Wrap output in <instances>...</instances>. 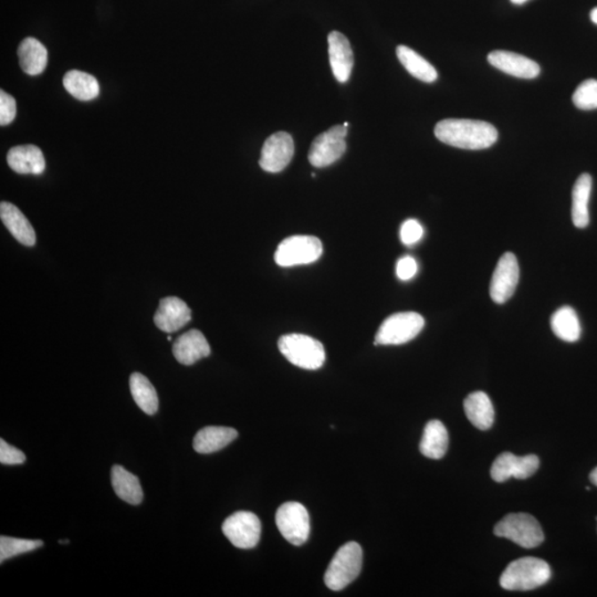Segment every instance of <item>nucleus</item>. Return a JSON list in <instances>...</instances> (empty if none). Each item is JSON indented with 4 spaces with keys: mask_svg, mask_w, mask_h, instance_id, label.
Wrapping results in <instances>:
<instances>
[{
    "mask_svg": "<svg viewBox=\"0 0 597 597\" xmlns=\"http://www.w3.org/2000/svg\"><path fill=\"white\" fill-rule=\"evenodd\" d=\"M551 328L555 336L565 342H577L581 337L580 320L571 306H562L554 312L551 316Z\"/></svg>",
    "mask_w": 597,
    "mask_h": 597,
    "instance_id": "27",
    "label": "nucleus"
},
{
    "mask_svg": "<svg viewBox=\"0 0 597 597\" xmlns=\"http://www.w3.org/2000/svg\"><path fill=\"white\" fill-rule=\"evenodd\" d=\"M520 270L517 258L513 252H505L492 275L490 283V297L492 301L502 305L513 296L518 286Z\"/></svg>",
    "mask_w": 597,
    "mask_h": 597,
    "instance_id": "12",
    "label": "nucleus"
},
{
    "mask_svg": "<svg viewBox=\"0 0 597 597\" xmlns=\"http://www.w3.org/2000/svg\"><path fill=\"white\" fill-rule=\"evenodd\" d=\"M167 340L171 341V336L167 337Z\"/></svg>",
    "mask_w": 597,
    "mask_h": 597,
    "instance_id": "40",
    "label": "nucleus"
},
{
    "mask_svg": "<svg viewBox=\"0 0 597 597\" xmlns=\"http://www.w3.org/2000/svg\"><path fill=\"white\" fill-rule=\"evenodd\" d=\"M323 246L314 236H291L279 243L275 261L280 267L309 265L322 256Z\"/></svg>",
    "mask_w": 597,
    "mask_h": 597,
    "instance_id": "7",
    "label": "nucleus"
},
{
    "mask_svg": "<svg viewBox=\"0 0 597 597\" xmlns=\"http://www.w3.org/2000/svg\"><path fill=\"white\" fill-rule=\"evenodd\" d=\"M7 163L18 174L40 175L46 169V160L42 149L36 146L12 147L7 154Z\"/></svg>",
    "mask_w": 597,
    "mask_h": 597,
    "instance_id": "18",
    "label": "nucleus"
},
{
    "mask_svg": "<svg viewBox=\"0 0 597 597\" xmlns=\"http://www.w3.org/2000/svg\"><path fill=\"white\" fill-rule=\"evenodd\" d=\"M550 577V565L545 561L526 556L506 567L500 577V585L508 591H530L545 585Z\"/></svg>",
    "mask_w": 597,
    "mask_h": 597,
    "instance_id": "2",
    "label": "nucleus"
},
{
    "mask_svg": "<svg viewBox=\"0 0 597 597\" xmlns=\"http://www.w3.org/2000/svg\"><path fill=\"white\" fill-rule=\"evenodd\" d=\"M425 320L416 312H400L384 321L375 336L377 346H401L414 340L424 329Z\"/></svg>",
    "mask_w": 597,
    "mask_h": 597,
    "instance_id": "6",
    "label": "nucleus"
},
{
    "mask_svg": "<svg viewBox=\"0 0 597 597\" xmlns=\"http://www.w3.org/2000/svg\"><path fill=\"white\" fill-rule=\"evenodd\" d=\"M131 394L137 405L147 415L156 414L158 397L155 387L141 373H133L130 378Z\"/></svg>",
    "mask_w": 597,
    "mask_h": 597,
    "instance_id": "29",
    "label": "nucleus"
},
{
    "mask_svg": "<svg viewBox=\"0 0 597 597\" xmlns=\"http://www.w3.org/2000/svg\"><path fill=\"white\" fill-rule=\"evenodd\" d=\"M591 20L593 21L595 25H597V7L591 12Z\"/></svg>",
    "mask_w": 597,
    "mask_h": 597,
    "instance_id": "37",
    "label": "nucleus"
},
{
    "mask_svg": "<svg viewBox=\"0 0 597 597\" xmlns=\"http://www.w3.org/2000/svg\"><path fill=\"white\" fill-rule=\"evenodd\" d=\"M435 135L447 146L463 149H485L494 146L498 131L485 121L446 119L435 126Z\"/></svg>",
    "mask_w": 597,
    "mask_h": 597,
    "instance_id": "1",
    "label": "nucleus"
},
{
    "mask_svg": "<svg viewBox=\"0 0 597 597\" xmlns=\"http://www.w3.org/2000/svg\"><path fill=\"white\" fill-rule=\"evenodd\" d=\"M363 563V551L356 542L340 547L330 562L327 572L324 574L325 585L332 591L346 589L355 580Z\"/></svg>",
    "mask_w": 597,
    "mask_h": 597,
    "instance_id": "3",
    "label": "nucleus"
},
{
    "mask_svg": "<svg viewBox=\"0 0 597 597\" xmlns=\"http://www.w3.org/2000/svg\"><path fill=\"white\" fill-rule=\"evenodd\" d=\"M590 481L597 487V467L590 474Z\"/></svg>",
    "mask_w": 597,
    "mask_h": 597,
    "instance_id": "36",
    "label": "nucleus"
},
{
    "mask_svg": "<svg viewBox=\"0 0 597 597\" xmlns=\"http://www.w3.org/2000/svg\"><path fill=\"white\" fill-rule=\"evenodd\" d=\"M0 219L12 236L22 245L33 247L36 243V233L33 226L22 214L20 208L8 202L0 203Z\"/></svg>",
    "mask_w": 597,
    "mask_h": 597,
    "instance_id": "19",
    "label": "nucleus"
},
{
    "mask_svg": "<svg viewBox=\"0 0 597 597\" xmlns=\"http://www.w3.org/2000/svg\"><path fill=\"white\" fill-rule=\"evenodd\" d=\"M466 416L474 427L481 431H487L492 426L495 420L494 405L490 396L483 392H474L468 395L464 402Z\"/></svg>",
    "mask_w": 597,
    "mask_h": 597,
    "instance_id": "21",
    "label": "nucleus"
},
{
    "mask_svg": "<svg viewBox=\"0 0 597 597\" xmlns=\"http://www.w3.org/2000/svg\"><path fill=\"white\" fill-rule=\"evenodd\" d=\"M495 535L511 540L524 549L539 546L545 540L544 530L529 513H510L495 527Z\"/></svg>",
    "mask_w": 597,
    "mask_h": 597,
    "instance_id": "5",
    "label": "nucleus"
},
{
    "mask_svg": "<svg viewBox=\"0 0 597 597\" xmlns=\"http://www.w3.org/2000/svg\"><path fill=\"white\" fill-rule=\"evenodd\" d=\"M450 437L445 425L440 420H431L424 429L422 442H420V452L427 458L441 459L445 456Z\"/></svg>",
    "mask_w": 597,
    "mask_h": 597,
    "instance_id": "24",
    "label": "nucleus"
},
{
    "mask_svg": "<svg viewBox=\"0 0 597 597\" xmlns=\"http://www.w3.org/2000/svg\"><path fill=\"white\" fill-rule=\"evenodd\" d=\"M18 57L22 71L29 76L43 74L48 65V52L39 40L26 38L18 48Z\"/></svg>",
    "mask_w": 597,
    "mask_h": 597,
    "instance_id": "22",
    "label": "nucleus"
},
{
    "mask_svg": "<svg viewBox=\"0 0 597 597\" xmlns=\"http://www.w3.org/2000/svg\"><path fill=\"white\" fill-rule=\"evenodd\" d=\"M25 461L24 452L7 444L4 440L0 441V463L3 465H21Z\"/></svg>",
    "mask_w": 597,
    "mask_h": 597,
    "instance_id": "34",
    "label": "nucleus"
},
{
    "mask_svg": "<svg viewBox=\"0 0 597 597\" xmlns=\"http://www.w3.org/2000/svg\"><path fill=\"white\" fill-rule=\"evenodd\" d=\"M16 117V101L6 92H0V124H11Z\"/></svg>",
    "mask_w": 597,
    "mask_h": 597,
    "instance_id": "33",
    "label": "nucleus"
},
{
    "mask_svg": "<svg viewBox=\"0 0 597 597\" xmlns=\"http://www.w3.org/2000/svg\"><path fill=\"white\" fill-rule=\"evenodd\" d=\"M191 320V309L187 303L176 297L162 298L160 306L154 315L156 327L166 333L179 331Z\"/></svg>",
    "mask_w": 597,
    "mask_h": 597,
    "instance_id": "15",
    "label": "nucleus"
},
{
    "mask_svg": "<svg viewBox=\"0 0 597 597\" xmlns=\"http://www.w3.org/2000/svg\"><path fill=\"white\" fill-rule=\"evenodd\" d=\"M343 125H345L346 128H348V123H347V122H345V123H343Z\"/></svg>",
    "mask_w": 597,
    "mask_h": 597,
    "instance_id": "39",
    "label": "nucleus"
},
{
    "mask_svg": "<svg viewBox=\"0 0 597 597\" xmlns=\"http://www.w3.org/2000/svg\"><path fill=\"white\" fill-rule=\"evenodd\" d=\"M398 60L414 78L423 83L433 84L438 78L435 68L418 52L406 46H398L396 49Z\"/></svg>",
    "mask_w": 597,
    "mask_h": 597,
    "instance_id": "26",
    "label": "nucleus"
},
{
    "mask_svg": "<svg viewBox=\"0 0 597 597\" xmlns=\"http://www.w3.org/2000/svg\"><path fill=\"white\" fill-rule=\"evenodd\" d=\"M63 87L72 97L80 101H92L100 94L98 80L93 76L79 70L67 72L63 78Z\"/></svg>",
    "mask_w": 597,
    "mask_h": 597,
    "instance_id": "28",
    "label": "nucleus"
},
{
    "mask_svg": "<svg viewBox=\"0 0 597 597\" xmlns=\"http://www.w3.org/2000/svg\"><path fill=\"white\" fill-rule=\"evenodd\" d=\"M590 174H582L577 179L572 193V221L577 228H585L590 224L589 202L592 193Z\"/></svg>",
    "mask_w": 597,
    "mask_h": 597,
    "instance_id": "23",
    "label": "nucleus"
},
{
    "mask_svg": "<svg viewBox=\"0 0 597 597\" xmlns=\"http://www.w3.org/2000/svg\"><path fill=\"white\" fill-rule=\"evenodd\" d=\"M295 143L291 134L278 132L266 139L261 149L259 165L268 173H279L291 162Z\"/></svg>",
    "mask_w": 597,
    "mask_h": 597,
    "instance_id": "11",
    "label": "nucleus"
},
{
    "mask_svg": "<svg viewBox=\"0 0 597 597\" xmlns=\"http://www.w3.org/2000/svg\"><path fill=\"white\" fill-rule=\"evenodd\" d=\"M328 43L333 76L338 83L346 84L350 79L354 63L351 44L346 36L338 31H332L329 35Z\"/></svg>",
    "mask_w": 597,
    "mask_h": 597,
    "instance_id": "16",
    "label": "nucleus"
},
{
    "mask_svg": "<svg viewBox=\"0 0 597 597\" xmlns=\"http://www.w3.org/2000/svg\"><path fill=\"white\" fill-rule=\"evenodd\" d=\"M572 100L574 106L580 110H595L597 108V80H586L578 85Z\"/></svg>",
    "mask_w": 597,
    "mask_h": 597,
    "instance_id": "31",
    "label": "nucleus"
},
{
    "mask_svg": "<svg viewBox=\"0 0 597 597\" xmlns=\"http://www.w3.org/2000/svg\"><path fill=\"white\" fill-rule=\"evenodd\" d=\"M488 62L496 69L520 79H536L540 75V66L521 54L496 50L488 56Z\"/></svg>",
    "mask_w": 597,
    "mask_h": 597,
    "instance_id": "14",
    "label": "nucleus"
},
{
    "mask_svg": "<svg viewBox=\"0 0 597 597\" xmlns=\"http://www.w3.org/2000/svg\"><path fill=\"white\" fill-rule=\"evenodd\" d=\"M401 241L406 246H413L424 236V228L416 219L406 220L402 225L400 232Z\"/></svg>",
    "mask_w": 597,
    "mask_h": 597,
    "instance_id": "32",
    "label": "nucleus"
},
{
    "mask_svg": "<svg viewBox=\"0 0 597 597\" xmlns=\"http://www.w3.org/2000/svg\"><path fill=\"white\" fill-rule=\"evenodd\" d=\"M511 3L514 4H523L528 2V0H510Z\"/></svg>",
    "mask_w": 597,
    "mask_h": 597,
    "instance_id": "38",
    "label": "nucleus"
},
{
    "mask_svg": "<svg viewBox=\"0 0 597 597\" xmlns=\"http://www.w3.org/2000/svg\"><path fill=\"white\" fill-rule=\"evenodd\" d=\"M44 545L40 540L16 539V537H0V562L4 563L17 555L28 553V552L39 549Z\"/></svg>",
    "mask_w": 597,
    "mask_h": 597,
    "instance_id": "30",
    "label": "nucleus"
},
{
    "mask_svg": "<svg viewBox=\"0 0 597 597\" xmlns=\"http://www.w3.org/2000/svg\"><path fill=\"white\" fill-rule=\"evenodd\" d=\"M223 532L238 549H252L261 536V522L255 513L238 511L225 520Z\"/></svg>",
    "mask_w": 597,
    "mask_h": 597,
    "instance_id": "10",
    "label": "nucleus"
},
{
    "mask_svg": "<svg viewBox=\"0 0 597 597\" xmlns=\"http://www.w3.org/2000/svg\"><path fill=\"white\" fill-rule=\"evenodd\" d=\"M278 346L283 355L298 368L314 370L324 364V346L314 338L305 334H286L280 338Z\"/></svg>",
    "mask_w": 597,
    "mask_h": 597,
    "instance_id": "4",
    "label": "nucleus"
},
{
    "mask_svg": "<svg viewBox=\"0 0 597 597\" xmlns=\"http://www.w3.org/2000/svg\"><path fill=\"white\" fill-rule=\"evenodd\" d=\"M418 262L413 257L404 256L397 261L396 275L402 282H409V280L413 279L418 274Z\"/></svg>",
    "mask_w": 597,
    "mask_h": 597,
    "instance_id": "35",
    "label": "nucleus"
},
{
    "mask_svg": "<svg viewBox=\"0 0 597 597\" xmlns=\"http://www.w3.org/2000/svg\"><path fill=\"white\" fill-rule=\"evenodd\" d=\"M347 128L336 125L327 132L318 135L312 142L309 151V161L312 165L322 169L340 160L346 153Z\"/></svg>",
    "mask_w": 597,
    "mask_h": 597,
    "instance_id": "9",
    "label": "nucleus"
},
{
    "mask_svg": "<svg viewBox=\"0 0 597 597\" xmlns=\"http://www.w3.org/2000/svg\"><path fill=\"white\" fill-rule=\"evenodd\" d=\"M111 481L113 490L120 499L130 505H138L143 500V490L139 478L122 466L112 468Z\"/></svg>",
    "mask_w": 597,
    "mask_h": 597,
    "instance_id": "25",
    "label": "nucleus"
},
{
    "mask_svg": "<svg viewBox=\"0 0 597 597\" xmlns=\"http://www.w3.org/2000/svg\"><path fill=\"white\" fill-rule=\"evenodd\" d=\"M173 354L180 364L193 365L211 355V346L201 331L191 330L174 342Z\"/></svg>",
    "mask_w": 597,
    "mask_h": 597,
    "instance_id": "17",
    "label": "nucleus"
},
{
    "mask_svg": "<svg viewBox=\"0 0 597 597\" xmlns=\"http://www.w3.org/2000/svg\"><path fill=\"white\" fill-rule=\"evenodd\" d=\"M238 437L236 429L221 426H208L201 429L194 438L193 447L198 454H212L219 451Z\"/></svg>",
    "mask_w": 597,
    "mask_h": 597,
    "instance_id": "20",
    "label": "nucleus"
},
{
    "mask_svg": "<svg viewBox=\"0 0 597 597\" xmlns=\"http://www.w3.org/2000/svg\"><path fill=\"white\" fill-rule=\"evenodd\" d=\"M275 523L284 539L293 545L306 544L310 535V517L305 505L298 502H286L279 506Z\"/></svg>",
    "mask_w": 597,
    "mask_h": 597,
    "instance_id": "8",
    "label": "nucleus"
},
{
    "mask_svg": "<svg viewBox=\"0 0 597 597\" xmlns=\"http://www.w3.org/2000/svg\"><path fill=\"white\" fill-rule=\"evenodd\" d=\"M540 460L536 455L518 457L511 452H502L491 467V478L497 482L509 481L510 478H530L539 469Z\"/></svg>",
    "mask_w": 597,
    "mask_h": 597,
    "instance_id": "13",
    "label": "nucleus"
}]
</instances>
